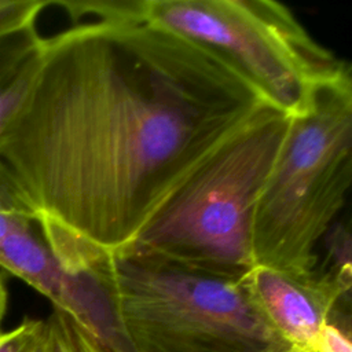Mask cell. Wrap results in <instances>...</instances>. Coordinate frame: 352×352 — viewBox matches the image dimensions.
Wrapping results in <instances>:
<instances>
[{"label": "cell", "mask_w": 352, "mask_h": 352, "mask_svg": "<svg viewBox=\"0 0 352 352\" xmlns=\"http://www.w3.org/2000/svg\"><path fill=\"white\" fill-rule=\"evenodd\" d=\"M338 315L340 311L323 326L312 352H352L349 327L340 324Z\"/></svg>", "instance_id": "13"}, {"label": "cell", "mask_w": 352, "mask_h": 352, "mask_svg": "<svg viewBox=\"0 0 352 352\" xmlns=\"http://www.w3.org/2000/svg\"><path fill=\"white\" fill-rule=\"evenodd\" d=\"M270 106L221 58L146 21L43 37L0 126L52 254L78 270L128 248L175 190Z\"/></svg>", "instance_id": "1"}, {"label": "cell", "mask_w": 352, "mask_h": 352, "mask_svg": "<svg viewBox=\"0 0 352 352\" xmlns=\"http://www.w3.org/2000/svg\"><path fill=\"white\" fill-rule=\"evenodd\" d=\"M84 270L109 289L135 352H292L231 278L124 249Z\"/></svg>", "instance_id": "3"}, {"label": "cell", "mask_w": 352, "mask_h": 352, "mask_svg": "<svg viewBox=\"0 0 352 352\" xmlns=\"http://www.w3.org/2000/svg\"><path fill=\"white\" fill-rule=\"evenodd\" d=\"M50 4L51 1L47 0H0V29L37 21V16Z\"/></svg>", "instance_id": "12"}, {"label": "cell", "mask_w": 352, "mask_h": 352, "mask_svg": "<svg viewBox=\"0 0 352 352\" xmlns=\"http://www.w3.org/2000/svg\"><path fill=\"white\" fill-rule=\"evenodd\" d=\"M45 319L25 318L16 327L0 333V352H43Z\"/></svg>", "instance_id": "11"}, {"label": "cell", "mask_w": 352, "mask_h": 352, "mask_svg": "<svg viewBox=\"0 0 352 352\" xmlns=\"http://www.w3.org/2000/svg\"><path fill=\"white\" fill-rule=\"evenodd\" d=\"M242 282L270 327L292 352H312L323 326L349 302L351 285L330 271L290 272L254 265Z\"/></svg>", "instance_id": "6"}, {"label": "cell", "mask_w": 352, "mask_h": 352, "mask_svg": "<svg viewBox=\"0 0 352 352\" xmlns=\"http://www.w3.org/2000/svg\"><path fill=\"white\" fill-rule=\"evenodd\" d=\"M37 223L23 224L0 241V268L22 279L56 305L66 286L69 271L50 250Z\"/></svg>", "instance_id": "7"}, {"label": "cell", "mask_w": 352, "mask_h": 352, "mask_svg": "<svg viewBox=\"0 0 352 352\" xmlns=\"http://www.w3.org/2000/svg\"><path fill=\"white\" fill-rule=\"evenodd\" d=\"M352 172V77L293 117L285 146L254 205L253 267L311 272L318 241L345 205Z\"/></svg>", "instance_id": "4"}, {"label": "cell", "mask_w": 352, "mask_h": 352, "mask_svg": "<svg viewBox=\"0 0 352 352\" xmlns=\"http://www.w3.org/2000/svg\"><path fill=\"white\" fill-rule=\"evenodd\" d=\"M43 352H92L84 342L70 319L60 311L52 309L45 318V342Z\"/></svg>", "instance_id": "10"}, {"label": "cell", "mask_w": 352, "mask_h": 352, "mask_svg": "<svg viewBox=\"0 0 352 352\" xmlns=\"http://www.w3.org/2000/svg\"><path fill=\"white\" fill-rule=\"evenodd\" d=\"M29 223H37L34 209L11 168L0 157V241Z\"/></svg>", "instance_id": "9"}, {"label": "cell", "mask_w": 352, "mask_h": 352, "mask_svg": "<svg viewBox=\"0 0 352 352\" xmlns=\"http://www.w3.org/2000/svg\"><path fill=\"white\" fill-rule=\"evenodd\" d=\"M139 18L216 54L264 100L290 117L308 113L351 66L272 0H140Z\"/></svg>", "instance_id": "5"}, {"label": "cell", "mask_w": 352, "mask_h": 352, "mask_svg": "<svg viewBox=\"0 0 352 352\" xmlns=\"http://www.w3.org/2000/svg\"><path fill=\"white\" fill-rule=\"evenodd\" d=\"M41 41L36 21L0 29V126L36 60Z\"/></svg>", "instance_id": "8"}, {"label": "cell", "mask_w": 352, "mask_h": 352, "mask_svg": "<svg viewBox=\"0 0 352 352\" xmlns=\"http://www.w3.org/2000/svg\"><path fill=\"white\" fill-rule=\"evenodd\" d=\"M7 301H8V293L4 283L3 276L0 275V333H1V323L7 311Z\"/></svg>", "instance_id": "14"}, {"label": "cell", "mask_w": 352, "mask_h": 352, "mask_svg": "<svg viewBox=\"0 0 352 352\" xmlns=\"http://www.w3.org/2000/svg\"><path fill=\"white\" fill-rule=\"evenodd\" d=\"M292 120L272 106L260 110L175 190L125 249L242 278L253 267L256 199L285 146Z\"/></svg>", "instance_id": "2"}]
</instances>
